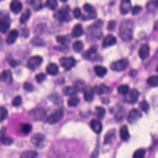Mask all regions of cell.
<instances>
[{
	"mask_svg": "<svg viewBox=\"0 0 158 158\" xmlns=\"http://www.w3.org/2000/svg\"><path fill=\"white\" fill-rule=\"evenodd\" d=\"M146 150L144 148H139L135 151L133 155V158H144Z\"/></svg>",
	"mask_w": 158,
	"mask_h": 158,
	"instance_id": "cell-33",
	"label": "cell"
},
{
	"mask_svg": "<svg viewBox=\"0 0 158 158\" xmlns=\"http://www.w3.org/2000/svg\"><path fill=\"white\" fill-rule=\"evenodd\" d=\"M10 27V19L8 14L0 15V31L5 33Z\"/></svg>",
	"mask_w": 158,
	"mask_h": 158,
	"instance_id": "cell-4",
	"label": "cell"
},
{
	"mask_svg": "<svg viewBox=\"0 0 158 158\" xmlns=\"http://www.w3.org/2000/svg\"><path fill=\"white\" fill-rule=\"evenodd\" d=\"M115 25H116V23L115 21L114 20H110L109 22L108 23V25H107V28L109 30H114L115 28Z\"/></svg>",
	"mask_w": 158,
	"mask_h": 158,
	"instance_id": "cell-49",
	"label": "cell"
},
{
	"mask_svg": "<svg viewBox=\"0 0 158 158\" xmlns=\"http://www.w3.org/2000/svg\"><path fill=\"white\" fill-rule=\"evenodd\" d=\"M96 113L98 118L102 119L106 114V110L104 107L101 106L96 107Z\"/></svg>",
	"mask_w": 158,
	"mask_h": 158,
	"instance_id": "cell-34",
	"label": "cell"
},
{
	"mask_svg": "<svg viewBox=\"0 0 158 158\" xmlns=\"http://www.w3.org/2000/svg\"><path fill=\"white\" fill-rule=\"evenodd\" d=\"M56 41L63 45H64L67 41V38L65 36H58L56 37Z\"/></svg>",
	"mask_w": 158,
	"mask_h": 158,
	"instance_id": "cell-48",
	"label": "cell"
},
{
	"mask_svg": "<svg viewBox=\"0 0 158 158\" xmlns=\"http://www.w3.org/2000/svg\"><path fill=\"white\" fill-rule=\"evenodd\" d=\"M139 107L142 110H143L144 112H148V110H149V105L148 104V102H147L146 101H141L139 104Z\"/></svg>",
	"mask_w": 158,
	"mask_h": 158,
	"instance_id": "cell-44",
	"label": "cell"
},
{
	"mask_svg": "<svg viewBox=\"0 0 158 158\" xmlns=\"http://www.w3.org/2000/svg\"><path fill=\"white\" fill-rule=\"evenodd\" d=\"M21 103H22V98H21V97H20V96H15V97L13 99V100H12V106H15V107L19 106L21 104Z\"/></svg>",
	"mask_w": 158,
	"mask_h": 158,
	"instance_id": "cell-42",
	"label": "cell"
},
{
	"mask_svg": "<svg viewBox=\"0 0 158 158\" xmlns=\"http://www.w3.org/2000/svg\"><path fill=\"white\" fill-rule=\"evenodd\" d=\"M149 51H150L149 46L146 44H143L139 48L138 51V54L139 57L143 60L146 59L149 56Z\"/></svg>",
	"mask_w": 158,
	"mask_h": 158,
	"instance_id": "cell-15",
	"label": "cell"
},
{
	"mask_svg": "<svg viewBox=\"0 0 158 158\" xmlns=\"http://www.w3.org/2000/svg\"><path fill=\"white\" fill-rule=\"evenodd\" d=\"M28 117L33 120H42L46 117V111L41 108L34 109L28 112Z\"/></svg>",
	"mask_w": 158,
	"mask_h": 158,
	"instance_id": "cell-2",
	"label": "cell"
},
{
	"mask_svg": "<svg viewBox=\"0 0 158 158\" xmlns=\"http://www.w3.org/2000/svg\"><path fill=\"white\" fill-rule=\"evenodd\" d=\"M117 91L120 94L126 95L129 92V86L127 85H122L118 87Z\"/></svg>",
	"mask_w": 158,
	"mask_h": 158,
	"instance_id": "cell-38",
	"label": "cell"
},
{
	"mask_svg": "<svg viewBox=\"0 0 158 158\" xmlns=\"http://www.w3.org/2000/svg\"><path fill=\"white\" fill-rule=\"evenodd\" d=\"M79 102L80 99L76 96H72V98L69 99L67 101V104L69 107H75L79 104Z\"/></svg>",
	"mask_w": 158,
	"mask_h": 158,
	"instance_id": "cell-35",
	"label": "cell"
},
{
	"mask_svg": "<svg viewBox=\"0 0 158 158\" xmlns=\"http://www.w3.org/2000/svg\"><path fill=\"white\" fill-rule=\"evenodd\" d=\"M1 43H2V39H1V38L0 36V46L1 45Z\"/></svg>",
	"mask_w": 158,
	"mask_h": 158,
	"instance_id": "cell-55",
	"label": "cell"
},
{
	"mask_svg": "<svg viewBox=\"0 0 158 158\" xmlns=\"http://www.w3.org/2000/svg\"><path fill=\"white\" fill-rule=\"evenodd\" d=\"M73 49H74V51L75 52H80L82 51V49H83V44L81 41H75L73 43Z\"/></svg>",
	"mask_w": 158,
	"mask_h": 158,
	"instance_id": "cell-37",
	"label": "cell"
},
{
	"mask_svg": "<svg viewBox=\"0 0 158 158\" xmlns=\"http://www.w3.org/2000/svg\"><path fill=\"white\" fill-rule=\"evenodd\" d=\"M31 125L30 124H28V123H23L22 125L21 126V130L22 131L25 133V134H28L29 133L31 130Z\"/></svg>",
	"mask_w": 158,
	"mask_h": 158,
	"instance_id": "cell-40",
	"label": "cell"
},
{
	"mask_svg": "<svg viewBox=\"0 0 158 158\" xmlns=\"http://www.w3.org/2000/svg\"><path fill=\"white\" fill-rule=\"evenodd\" d=\"M128 65V61L126 59H122L115 62L110 64L111 70L116 72H121L125 70Z\"/></svg>",
	"mask_w": 158,
	"mask_h": 158,
	"instance_id": "cell-3",
	"label": "cell"
},
{
	"mask_svg": "<svg viewBox=\"0 0 158 158\" xmlns=\"http://www.w3.org/2000/svg\"><path fill=\"white\" fill-rule=\"evenodd\" d=\"M31 143L35 145L36 147L41 148L43 145V143L44 141V136L40 133H36L34 134L31 139Z\"/></svg>",
	"mask_w": 158,
	"mask_h": 158,
	"instance_id": "cell-9",
	"label": "cell"
},
{
	"mask_svg": "<svg viewBox=\"0 0 158 158\" xmlns=\"http://www.w3.org/2000/svg\"><path fill=\"white\" fill-rule=\"evenodd\" d=\"M18 35H19V33L17 30H16L15 29L12 30L9 33V35L6 38V43L8 44H12L14 43L18 37Z\"/></svg>",
	"mask_w": 158,
	"mask_h": 158,
	"instance_id": "cell-22",
	"label": "cell"
},
{
	"mask_svg": "<svg viewBox=\"0 0 158 158\" xmlns=\"http://www.w3.org/2000/svg\"><path fill=\"white\" fill-rule=\"evenodd\" d=\"M94 70L96 73V74L99 77H102L106 75V74L107 72V70L106 67L102 66V65H96L94 67Z\"/></svg>",
	"mask_w": 158,
	"mask_h": 158,
	"instance_id": "cell-26",
	"label": "cell"
},
{
	"mask_svg": "<svg viewBox=\"0 0 158 158\" xmlns=\"http://www.w3.org/2000/svg\"><path fill=\"white\" fill-rule=\"evenodd\" d=\"M133 23L130 19L122 20L119 27V35L122 40L130 41L133 38Z\"/></svg>",
	"mask_w": 158,
	"mask_h": 158,
	"instance_id": "cell-1",
	"label": "cell"
},
{
	"mask_svg": "<svg viewBox=\"0 0 158 158\" xmlns=\"http://www.w3.org/2000/svg\"><path fill=\"white\" fill-rule=\"evenodd\" d=\"M62 93L64 95L74 96L77 93V90L74 86H65L63 88Z\"/></svg>",
	"mask_w": 158,
	"mask_h": 158,
	"instance_id": "cell-27",
	"label": "cell"
},
{
	"mask_svg": "<svg viewBox=\"0 0 158 158\" xmlns=\"http://www.w3.org/2000/svg\"><path fill=\"white\" fill-rule=\"evenodd\" d=\"M0 81L7 83H11L12 81V73L10 70H4L0 74Z\"/></svg>",
	"mask_w": 158,
	"mask_h": 158,
	"instance_id": "cell-16",
	"label": "cell"
},
{
	"mask_svg": "<svg viewBox=\"0 0 158 158\" xmlns=\"http://www.w3.org/2000/svg\"><path fill=\"white\" fill-rule=\"evenodd\" d=\"M131 9V2L128 0H123L120 6V10L122 14H126L130 12Z\"/></svg>",
	"mask_w": 158,
	"mask_h": 158,
	"instance_id": "cell-14",
	"label": "cell"
},
{
	"mask_svg": "<svg viewBox=\"0 0 158 158\" xmlns=\"http://www.w3.org/2000/svg\"><path fill=\"white\" fill-rule=\"evenodd\" d=\"M83 91V96L85 101L88 102L91 101L93 99V95H94L93 88H91L89 86H85Z\"/></svg>",
	"mask_w": 158,
	"mask_h": 158,
	"instance_id": "cell-17",
	"label": "cell"
},
{
	"mask_svg": "<svg viewBox=\"0 0 158 158\" xmlns=\"http://www.w3.org/2000/svg\"><path fill=\"white\" fill-rule=\"evenodd\" d=\"M141 113L138 109H133L130 111L128 114V122L131 124L135 123L138 121L139 118L141 117Z\"/></svg>",
	"mask_w": 158,
	"mask_h": 158,
	"instance_id": "cell-10",
	"label": "cell"
},
{
	"mask_svg": "<svg viewBox=\"0 0 158 158\" xmlns=\"http://www.w3.org/2000/svg\"><path fill=\"white\" fill-rule=\"evenodd\" d=\"M83 9L85 10V12H86L88 13L87 16L85 18L86 20H88V19H95L97 16V14L95 10V9L94 8V7L89 4H85V5L83 6Z\"/></svg>",
	"mask_w": 158,
	"mask_h": 158,
	"instance_id": "cell-12",
	"label": "cell"
},
{
	"mask_svg": "<svg viewBox=\"0 0 158 158\" xmlns=\"http://www.w3.org/2000/svg\"><path fill=\"white\" fill-rule=\"evenodd\" d=\"M30 15H31V11H30V10L28 9H26L22 14V15H21V16L20 17V23H23L25 22H27L28 20V19L30 18Z\"/></svg>",
	"mask_w": 158,
	"mask_h": 158,
	"instance_id": "cell-31",
	"label": "cell"
},
{
	"mask_svg": "<svg viewBox=\"0 0 158 158\" xmlns=\"http://www.w3.org/2000/svg\"><path fill=\"white\" fill-rule=\"evenodd\" d=\"M31 42H33V43L35 45H43L42 44L43 40L39 38H34L31 41Z\"/></svg>",
	"mask_w": 158,
	"mask_h": 158,
	"instance_id": "cell-51",
	"label": "cell"
},
{
	"mask_svg": "<svg viewBox=\"0 0 158 158\" xmlns=\"http://www.w3.org/2000/svg\"><path fill=\"white\" fill-rule=\"evenodd\" d=\"M83 33V27L80 23H77L73 27L72 31V36L74 38H78L81 36Z\"/></svg>",
	"mask_w": 158,
	"mask_h": 158,
	"instance_id": "cell-21",
	"label": "cell"
},
{
	"mask_svg": "<svg viewBox=\"0 0 158 158\" xmlns=\"http://www.w3.org/2000/svg\"><path fill=\"white\" fill-rule=\"evenodd\" d=\"M147 82L151 86H158V75H153L149 77L148 78Z\"/></svg>",
	"mask_w": 158,
	"mask_h": 158,
	"instance_id": "cell-32",
	"label": "cell"
},
{
	"mask_svg": "<svg viewBox=\"0 0 158 158\" xmlns=\"http://www.w3.org/2000/svg\"><path fill=\"white\" fill-rule=\"evenodd\" d=\"M109 89L110 88L106 85H105L104 84H101L99 86H95L93 88V91H94V93L95 92L98 94H101L102 93H108L109 91Z\"/></svg>",
	"mask_w": 158,
	"mask_h": 158,
	"instance_id": "cell-25",
	"label": "cell"
},
{
	"mask_svg": "<svg viewBox=\"0 0 158 158\" xmlns=\"http://www.w3.org/2000/svg\"><path fill=\"white\" fill-rule=\"evenodd\" d=\"M54 17L60 22L67 21L69 18V11L67 9H60L54 14Z\"/></svg>",
	"mask_w": 158,
	"mask_h": 158,
	"instance_id": "cell-8",
	"label": "cell"
},
{
	"mask_svg": "<svg viewBox=\"0 0 158 158\" xmlns=\"http://www.w3.org/2000/svg\"><path fill=\"white\" fill-rule=\"evenodd\" d=\"M23 7L22 4L21 2L17 0L12 1L10 4V9L12 12L15 14L19 13Z\"/></svg>",
	"mask_w": 158,
	"mask_h": 158,
	"instance_id": "cell-18",
	"label": "cell"
},
{
	"mask_svg": "<svg viewBox=\"0 0 158 158\" xmlns=\"http://www.w3.org/2000/svg\"><path fill=\"white\" fill-rule=\"evenodd\" d=\"M73 15L75 18H79L81 16V10L78 7H76L74 9L73 11Z\"/></svg>",
	"mask_w": 158,
	"mask_h": 158,
	"instance_id": "cell-50",
	"label": "cell"
},
{
	"mask_svg": "<svg viewBox=\"0 0 158 158\" xmlns=\"http://www.w3.org/2000/svg\"><path fill=\"white\" fill-rule=\"evenodd\" d=\"M97 51V48L96 46H93L91 48H90L87 51H85L83 54V56L85 58V59H91V56L93 55H95V54L96 53Z\"/></svg>",
	"mask_w": 158,
	"mask_h": 158,
	"instance_id": "cell-30",
	"label": "cell"
},
{
	"mask_svg": "<svg viewBox=\"0 0 158 158\" xmlns=\"http://www.w3.org/2000/svg\"><path fill=\"white\" fill-rule=\"evenodd\" d=\"M156 70H157V72H158V66L157 67V69H156Z\"/></svg>",
	"mask_w": 158,
	"mask_h": 158,
	"instance_id": "cell-56",
	"label": "cell"
},
{
	"mask_svg": "<svg viewBox=\"0 0 158 158\" xmlns=\"http://www.w3.org/2000/svg\"><path fill=\"white\" fill-rule=\"evenodd\" d=\"M46 71L50 75H56L59 71L58 67L54 63H49L46 68Z\"/></svg>",
	"mask_w": 158,
	"mask_h": 158,
	"instance_id": "cell-23",
	"label": "cell"
},
{
	"mask_svg": "<svg viewBox=\"0 0 158 158\" xmlns=\"http://www.w3.org/2000/svg\"><path fill=\"white\" fill-rule=\"evenodd\" d=\"M0 141L4 145H10L14 142V139L7 136H6L4 133L0 134Z\"/></svg>",
	"mask_w": 158,
	"mask_h": 158,
	"instance_id": "cell-28",
	"label": "cell"
},
{
	"mask_svg": "<svg viewBox=\"0 0 158 158\" xmlns=\"http://www.w3.org/2000/svg\"><path fill=\"white\" fill-rule=\"evenodd\" d=\"M35 78L38 83H41L46 79V75L43 73H40L36 75Z\"/></svg>",
	"mask_w": 158,
	"mask_h": 158,
	"instance_id": "cell-45",
	"label": "cell"
},
{
	"mask_svg": "<svg viewBox=\"0 0 158 158\" xmlns=\"http://www.w3.org/2000/svg\"><path fill=\"white\" fill-rule=\"evenodd\" d=\"M23 88L27 91H32L33 90L34 86H33V85L31 83L25 82L24 83V85H23Z\"/></svg>",
	"mask_w": 158,
	"mask_h": 158,
	"instance_id": "cell-46",
	"label": "cell"
},
{
	"mask_svg": "<svg viewBox=\"0 0 158 158\" xmlns=\"http://www.w3.org/2000/svg\"><path fill=\"white\" fill-rule=\"evenodd\" d=\"M98 156H99V149L98 148H97L93 152L90 158H98Z\"/></svg>",
	"mask_w": 158,
	"mask_h": 158,
	"instance_id": "cell-52",
	"label": "cell"
},
{
	"mask_svg": "<svg viewBox=\"0 0 158 158\" xmlns=\"http://www.w3.org/2000/svg\"><path fill=\"white\" fill-rule=\"evenodd\" d=\"M9 63H10V65L12 67H15V66L17 65V62L15 60H14V59H12L11 60H10Z\"/></svg>",
	"mask_w": 158,
	"mask_h": 158,
	"instance_id": "cell-53",
	"label": "cell"
},
{
	"mask_svg": "<svg viewBox=\"0 0 158 158\" xmlns=\"http://www.w3.org/2000/svg\"><path fill=\"white\" fill-rule=\"evenodd\" d=\"M154 5L156 7H158V0L157 1H154Z\"/></svg>",
	"mask_w": 158,
	"mask_h": 158,
	"instance_id": "cell-54",
	"label": "cell"
},
{
	"mask_svg": "<svg viewBox=\"0 0 158 158\" xmlns=\"http://www.w3.org/2000/svg\"><path fill=\"white\" fill-rule=\"evenodd\" d=\"M46 6L51 10H55L57 7L58 3L56 0H48L45 4Z\"/></svg>",
	"mask_w": 158,
	"mask_h": 158,
	"instance_id": "cell-36",
	"label": "cell"
},
{
	"mask_svg": "<svg viewBox=\"0 0 158 158\" xmlns=\"http://www.w3.org/2000/svg\"><path fill=\"white\" fill-rule=\"evenodd\" d=\"M64 116V111L62 109H59L50 115L47 119V122L50 124H54L59 122Z\"/></svg>",
	"mask_w": 158,
	"mask_h": 158,
	"instance_id": "cell-5",
	"label": "cell"
},
{
	"mask_svg": "<svg viewBox=\"0 0 158 158\" xmlns=\"http://www.w3.org/2000/svg\"><path fill=\"white\" fill-rule=\"evenodd\" d=\"M38 156V153L33 151H25L23 152L20 158H36Z\"/></svg>",
	"mask_w": 158,
	"mask_h": 158,
	"instance_id": "cell-29",
	"label": "cell"
},
{
	"mask_svg": "<svg viewBox=\"0 0 158 158\" xmlns=\"http://www.w3.org/2000/svg\"><path fill=\"white\" fill-rule=\"evenodd\" d=\"M117 42V38L115 36L109 34L104 39L102 42V45L104 47L107 48L110 46L114 45Z\"/></svg>",
	"mask_w": 158,
	"mask_h": 158,
	"instance_id": "cell-13",
	"label": "cell"
},
{
	"mask_svg": "<svg viewBox=\"0 0 158 158\" xmlns=\"http://www.w3.org/2000/svg\"><path fill=\"white\" fill-rule=\"evenodd\" d=\"M115 139V130L114 129L110 130L106 134L104 138V143L108 144L112 143Z\"/></svg>",
	"mask_w": 158,
	"mask_h": 158,
	"instance_id": "cell-20",
	"label": "cell"
},
{
	"mask_svg": "<svg viewBox=\"0 0 158 158\" xmlns=\"http://www.w3.org/2000/svg\"><path fill=\"white\" fill-rule=\"evenodd\" d=\"M90 127L93 130V131H94L96 133H99L102 131V126L100 121L96 119H93L90 122Z\"/></svg>",
	"mask_w": 158,
	"mask_h": 158,
	"instance_id": "cell-19",
	"label": "cell"
},
{
	"mask_svg": "<svg viewBox=\"0 0 158 158\" xmlns=\"http://www.w3.org/2000/svg\"><path fill=\"white\" fill-rule=\"evenodd\" d=\"M8 115L7 109L4 107H0V122L4 120Z\"/></svg>",
	"mask_w": 158,
	"mask_h": 158,
	"instance_id": "cell-39",
	"label": "cell"
},
{
	"mask_svg": "<svg viewBox=\"0 0 158 158\" xmlns=\"http://www.w3.org/2000/svg\"><path fill=\"white\" fill-rule=\"evenodd\" d=\"M139 97V92L136 89H132L125 95V100L128 103L135 102Z\"/></svg>",
	"mask_w": 158,
	"mask_h": 158,
	"instance_id": "cell-11",
	"label": "cell"
},
{
	"mask_svg": "<svg viewBox=\"0 0 158 158\" xmlns=\"http://www.w3.org/2000/svg\"><path fill=\"white\" fill-rule=\"evenodd\" d=\"M142 9V7L139 6H135L131 10V13L133 15H136L139 14Z\"/></svg>",
	"mask_w": 158,
	"mask_h": 158,
	"instance_id": "cell-47",
	"label": "cell"
},
{
	"mask_svg": "<svg viewBox=\"0 0 158 158\" xmlns=\"http://www.w3.org/2000/svg\"><path fill=\"white\" fill-rule=\"evenodd\" d=\"M74 87L76 88L77 91H80L81 90L83 91L84 88H85V86L84 85V83L81 81H78L75 82V84L74 85Z\"/></svg>",
	"mask_w": 158,
	"mask_h": 158,
	"instance_id": "cell-43",
	"label": "cell"
},
{
	"mask_svg": "<svg viewBox=\"0 0 158 158\" xmlns=\"http://www.w3.org/2000/svg\"><path fill=\"white\" fill-rule=\"evenodd\" d=\"M43 59L41 57L39 56H35L31 57L28 62H27V66L31 70H35L36 68L38 67L42 63Z\"/></svg>",
	"mask_w": 158,
	"mask_h": 158,
	"instance_id": "cell-7",
	"label": "cell"
},
{
	"mask_svg": "<svg viewBox=\"0 0 158 158\" xmlns=\"http://www.w3.org/2000/svg\"><path fill=\"white\" fill-rule=\"evenodd\" d=\"M120 136L123 141H127L130 138V134L127 125L122 126L120 129Z\"/></svg>",
	"mask_w": 158,
	"mask_h": 158,
	"instance_id": "cell-24",
	"label": "cell"
},
{
	"mask_svg": "<svg viewBox=\"0 0 158 158\" xmlns=\"http://www.w3.org/2000/svg\"><path fill=\"white\" fill-rule=\"evenodd\" d=\"M60 64L66 70H70L75 64V60L73 57H62L59 59Z\"/></svg>",
	"mask_w": 158,
	"mask_h": 158,
	"instance_id": "cell-6",
	"label": "cell"
},
{
	"mask_svg": "<svg viewBox=\"0 0 158 158\" xmlns=\"http://www.w3.org/2000/svg\"><path fill=\"white\" fill-rule=\"evenodd\" d=\"M49 158H66L65 156L62 153H59L54 151H51L49 153Z\"/></svg>",
	"mask_w": 158,
	"mask_h": 158,
	"instance_id": "cell-41",
	"label": "cell"
}]
</instances>
